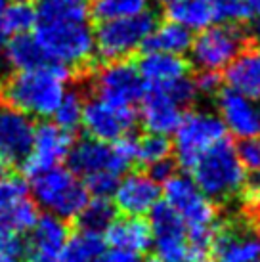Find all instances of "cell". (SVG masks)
<instances>
[{
  "mask_svg": "<svg viewBox=\"0 0 260 262\" xmlns=\"http://www.w3.org/2000/svg\"><path fill=\"white\" fill-rule=\"evenodd\" d=\"M88 19V0H40L33 37L44 59L69 69L86 66L94 56V31Z\"/></svg>",
  "mask_w": 260,
  "mask_h": 262,
  "instance_id": "6da1fadb",
  "label": "cell"
},
{
  "mask_svg": "<svg viewBox=\"0 0 260 262\" xmlns=\"http://www.w3.org/2000/svg\"><path fill=\"white\" fill-rule=\"evenodd\" d=\"M71 69L44 61L40 66L14 71L4 84V98L31 117H50L69 90Z\"/></svg>",
  "mask_w": 260,
  "mask_h": 262,
  "instance_id": "7a4b0ae2",
  "label": "cell"
},
{
  "mask_svg": "<svg viewBox=\"0 0 260 262\" xmlns=\"http://www.w3.org/2000/svg\"><path fill=\"white\" fill-rule=\"evenodd\" d=\"M163 184L165 203L184 220L188 228L189 258H203L207 255L212 235L218 228V212L214 201L205 195L189 176L174 172Z\"/></svg>",
  "mask_w": 260,
  "mask_h": 262,
  "instance_id": "3957f363",
  "label": "cell"
},
{
  "mask_svg": "<svg viewBox=\"0 0 260 262\" xmlns=\"http://www.w3.org/2000/svg\"><path fill=\"white\" fill-rule=\"evenodd\" d=\"M191 180L212 201L224 203L241 191L247 170L230 140L222 138L189 167Z\"/></svg>",
  "mask_w": 260,
  "mask_h": 262,
  "instance_id": "277c9868",
  "label": "cell"
},
{
  "mask_svg": "<svg viewBox=\"0 0 260 262\" xmlns=\"http://www.w3.org/2000/svg\"><path fill=\"white\" fill-rule=\"evenodd\" d=\"M27 178L31 197L36 207L58 219H77V214L90 197L84 182L71 168H65L61 165L38 170Z\"/></svg>",
  "mask_w": 260,
  "mask_h": 262,
  "instance_id": "5b68a950",
  "label": "cell"
},
{
  "mask_svg": "<svg viewBox=\"0 0 260 262\" xmlns=\"http://www.w3.org/2000/svg\"><path fill=\"white\" fill-rule=\"evenodd\" d=\"M67 161L69 168L80 180L101 172L123 176L136 161V140L123 136L115 142H103L88 136L73 142Z\"/></svg>",
  "mask_w": 260,
  "mask_h": 262,
  "instance_id": "8992f818",
  "label": "cell"
},
{
  "mask_svg": "<svg viewBox=\"0 0 260 262\" xmlns=\"http://www.w3.org/2000/svg\"><path fill=\"white\" fill-rule=\"evenodd\" d=\"M157 27V15L145 10L138 15L100 21L94 31V54L103 61L128 59L140 48H144L147 37Z\"/></svg>",
  "mask_w": 260,
  "mask_h": 262,
  "instance_id": "52a82bcc",
  "label": "cell"
},
{
  "mask_svg": "<svg viewBox=\"0 0 260 262\" xmlns=\"http://www.w3.org/2000/svg\"><path fill=\"white\" fill-rule=\"evenodd\" d=\"M226 128L220 117L207 110H193L180 117L174 128L172 149L184 168H189L209 147L226 138Z\"/></svg>",
  "mask_w": 260,
  "mask_h": 262,
  "instance_id": "ba28073f",
  "label": "cell"
},
{
  "mask_svg": "<svg viewBox=\"0 0 260 262\" xmlns=\"http://www.w3.org/2000/svg\"><path fill=\"white\" fill-rule=\"evenodd\" d=\"M245 33L237 25L216 23L199 31V35L191 40L189 54H191V61L199 69L220 71V69H226L245 50Z\"/></svg>",
  "mask_w": 260,
  "mask_h": 262,
  "instance_id": "9c48e42d",
  "label": "cell"
},
{
  "mask_svg": "<svg viewBox=\"0 0 260 262\" xmlns=\"http://www.w3.org/2000/svg\"><path fill=\"white\" fill-rule=\"evenodd\" d=\"M136 121L138 113L134 105H121L94 96L92 100L84 102L80 126L90 138L115 142L123 136H128L136 126Z\"/></svg>",
  "mask_w": 260,
  "mask_h": 262,
  "instance_id": "30bf717a",
  "label": "cell"
},
{
  "mask_svg": "<svg viewBox=\"0 0 260 262\" xmlns=\"http://www.w3.org/2000/svg\"><path fill=\"white\" fill-rule=\"evenodd\" d=\"M92 90L98 98L121 105H136L144 94L145 84L138 67L126 59L105 61L92 77Z\"/></svg>",
  "mask_w": 260,
  "mask_h": 262,
  "instance_id": "8fae6325",
  "label": "cell"
},
{
  "mask_svg": "<svg viewBox=\"0 0 260 262\" xmlns=\"http://www.w3.org/2000/svg\"><path fill=\"white\" fill-rule=\"evenodd\" d=\"M38 219V207L29 186L19 176L0 174V230L21 235Z\"/></svg>",
  "mask_w": 260,
  "mask_h": 262,
  "instance_id": "7c38bea8",
  "label": "cell"
},
{
  "mask_svg": "<svg viewBox=\"0 0 260 262\" xmlns=\"http://www.w3.org/2000/svg\"><path fill=\"white\" fill-rule=\"evenodd\" d=\"M151 247L166 262H186L189 258L188 228L166 203H157L149 211Z\"/></svg>",
  "mask_w": 260,
  "mask_h": 262,
  "instance_id": "4fadbf2b",
  "label": "cell"
},
{
  "mask_svg": "<svg viewBox=\"0 0 260 262\" xmlns=\"http://www.w3.org/2000/svg\"><path fill=\"white\" fill-rule=\"evenodd\" d=\"M73 146V134L56 123L36 124L29 153L21 161L25 176H31L44 168L61 165Z\"/></svg>",
  "mask_w": 260,
  "mask_h": 262,
  "instance_id": "5bb4252c",
  "label": "cell"
},
{
  "mask_svg": "<svg viewBox=\"0 0 260 262\" xmlns=\"http://www.w3.org/2000/svg\"><path fill=\"white\" fill-rule=\"evenodd\" d=\"M25 233L27 239L21 243L23 262H58L69 237L65 220L50 212L42 216L38 214L36 222Z\"/></svg>",
  "mask_w": 260,
  "mask_h": 262,
  "instance_id": "9a60e30c",
  "label": "cell"
},
{
  "mask_svg": "<svg viewBox=\"0 0 260 262\" xmlns=\"http://www.w3.org/2000/svg\"><path fill=\"white\" fill-rule=\"evenodd\" d=\"M218 117L231 136L243 140L260 136V100L241 94L233 88L216 94Z\"/></svg>",
  "mask_w": 260,
  "mask_h": 262,
  "instance_id": "2e32d148",
  "label": "cell"
},
{
  "mask_svg": "<svg viewBox=\"0 0 260 262\" xmlns=\"http://www.w3.org/2000/svg\"><path fill=\"white\" fill-rule=\"evenodd\" d=\"M209 249L214 262H260V230L239 222L218 226Z\"/></svg>",
  "mask_w": 260,
  "mask_h": 262,
  "instance_id": "e0dca14e",
  "label": "cell"
},
{
  "mask_svg": "<svg viewBox=\"0 0 260 262\" xmlns=\"http://www.w3.org/2000/svg\"><path fill=\"white\" fill-rule=\"evenodd\" d=\"M161 199V186L149 172L136 170L119 178L113 191V205L117 211L130 216L149 214Z\"/></svg>",
  "mask_w": 260,
  "mask_h": 262,
  "instance_id": "ac0fdd59",
  "label": "cell"
},
{
  "mask_svg": "<svg viewBox=\"0 0 260 262\" xmlns=\"http://www.w3.org/2000/svg\"><path fill=\"white\" fill-rule=\"evenodd\" d=\"M36 124L33 117L14 105L0 107V161L21 163L29 153Z\"/></svg>",
  "mask_w": 260,
  "mask_h": 262,
  "instance_id": "d6986e66",
  "label": "cell"
},
{
  "mask_svg": "<svg viewBox=\"0 0 260 262\" xmlns=\"http://www.w3.org/2000/svg\"><path fill=\"white\" fill-rule=\"evenodd\" d=\"M140 102V121L147 132L168 136L184 115V105L176 100L168 86H145Z\"/></svg>",
  "mask_w": 260,
  "mask_h": 262,
  "instance_id": "ffe728a7",
  "label": "cell"
},
{
  "mask_svg": "<svg viewBox=\"0 0 260 262\" xmlns=\"http://www.w3.org/2000/svg\"><path fill=\"white\" fill-rule=\"evenodd\" d=\"M105 241L111 249L142 255L151 249V228H149V222L144 220V216L124 214L107 226Z\"/></svg>",
  "mask_w": 260,
  "mask_h": 262,
  "instance_id": "44dd1931",
  "label": "cell"
},
{
  "mask_svg": "<svg viewBox=\"0 0 260 262\" xmlns=\"http://www.w3.org/2000/svg\"><path fill=\"white\" fill-rule=\"evenodd\" d=\"M136 67L145 86H168L188 77V63L182 59V56L166 52L145 50Z\"/></svg>",
  "mask_w": 260,
  "mask_h": 262,
  "instance_id": "7402d4cb",
  "label": "cell"
},
{
  "mask_svg": "<svg viewBox=\"0 0 260 262\" xmlns=\"http://www.w3.org/2000/svg\"><path fill=\"white\" fill-rule=\"evenodd\" d=\"M228 86L260 100V48L243 50L226 67Z\"/></svg>",
  "mask_w": 260,
  "mask_h": 262,
  "instance_id": "603a6c76",
  "label": "cell"
},
{
  "mask_svg": "<svg viewBox=\"0 0 260 262\" xmlns=\"http://www.w3.org/2000/svg\"><path fill=\"white\" fill-rule=\"evenodd\" d=\"M166 15L189 31H201L220 23L218 0H176L168 4Z\"/></svg>",
  "mask_w": 260,
  "mask_h": 262,
  "instance_id": "cb8c5ba5",
  "label": "cell"
},
{
  "mask_svg": "<svg viewBox=\"0 0 260 262\" xmlns=\"http://www.w3.org/2000/svg\"><path fill=\"white\" fill-rule=\"evenodd\" d=\"M6 67L12 71H21V69H29V67L40 66L46 59L42 56V50L35 37L31 33H21V35H12L8 38V42L2 46V56Z\"/></svg>",
  "mask_w": 260,
  "mask_h": 262,
  "instance_id": "d4e9b609",
  "label": "cell"
},
{
  "mask_svg": "<svg viewBox=\"0 0 260 262\" xmlns=\"http://www.w3.org/2000/svg\"><path fill=\"white\" fill-rule=\"evenodd\" d=\"M191 31L186 29L180 23L168 19L163 25H157L151 31V35L147 37L144 48L145 50H157V52H166V54H174V56H182L189 52L191 46Z\"/></svg>",
  "mask_w": 260,
  "mask_h": 262,
  "instance_id": "484cf974",
  "label": "cell"
},
{
  "mask_svg": "<svg viewBox=\"0 0 260 262\" xmlns=\"http://www.w3.org/2000/svg\"><path fill=\"white\" fill-rule=\"evenodd\" d=\"M103 251H105V241L101 233L79 228V232L67 237L58 262H98Z\"/></svg>",
  "mask_w": 260,
  "mask_h": 262,
  "instance_id": "4316f807",
  "label": "cell"
},
{
  "mask_svg": "<svg viewBox=\"0 0 260 262\" xmlns=\"http://www.w3.org/2000/svg\"><path fill=\"white\" fill-rule=\"evenodd\" d=\"M36 21V6L31 0H8L0 15V33L2 35H21L31 33Z\"/></svg>",
  "mask_w": 260,
  "mask_h": 262,
  "instance_id": "83f0119b",
  "label": "cell"
},
{
  "mask_svg": "<svg viewBox=\"0 0 260 262\" xmlns=\"http://www.w3.org/2000/svg\"><path fill=\"white\" fill-rule=\"evenodd\" d=\"M115 205L113 201H109V197H88L84 207L77 214L79 228L96 233L105 232L107 226L115 220Z\"/></svg>",
  "mask_w": 260,
  "mask_h": 262,
  "instance_id": "f1b7e54d",
  "label": "cell"
},
{
  "mask_svg": "<svg viewBox=\"0 0 260 262\" xmlns=\"http://www.w3.org/2000/svg\"><path fill=\"white\" fill-rule=\"evenodd\" d=\"M90 15L98 21L130 17L149 10V0H90Z\"/></svg>",
  "mask_w": 260,
  "mask_h": 262,
  "instance_id": "f546056e",
  "label": "cell"
},
{
  "mask_svg": "<svg viewBox=\"0 0 260 262\" xmlns=\"http://www.w3.org/2000/svg\"><path fill=\"white\" fill-rule=\"evenodd\" d=\"M82 110H84V100H82L80 92L67 90L63 98L59 100L58 107L52 113L54 123L69 132L77 130L80 126V121H82Z\"/></svg>",
  "mask_w": 260,
  "mask_h": 262,
  "instance_id": "4dcf8cb0",
  "label": "cell"
},
{
  "mask_svg": "<svg viewBox=\"0 0 260 262\" xmlns=\"http://www.w3.org/2000/svg\"><path fill=\"white\" fill-rule=\"evenodd\" d=\"M172 144L165 134H155L147 132L145 136L136 140V161H140L145 167H151L153 163L170 157Z\"/></svg>",
  "mask_w": 260,
  "mask_h": 262,
  "instance_id": "1f68e13d",
  "label": "cell"
},
{
  "mask_svg": "<svg viewBox=\"0 0 260 262\" xmlns=\"http://www.w3.org/2000/svg\"><path fill=\"white\" fill-rule=\"evenodd\" d=\"M235 149L247 172H260V136L243 138Z\"/></svg>",
  "mask_w": 260,
  "mask_h": 262,
  "instance_id": "d6a6232c",
  "label": "cell"
},
{
  "mask_svg": "<svg viewBox=\"0 0 260 262\" xmlns=\"http://www.w3.org/2000/svg\"><path fill=\"white\" fill-rule=\"evenodd\" d=\"M0 262H23L21 239L17 233L0 230Z\"/></svg>",
  "mask_w": 260,
  "mask_h": 262,
  "instance_id": "836d02e7",
  "label": "cell"
},
{
  "mask_svg": "<svg viewBox=\"0 0 260 262\" xmlns=\"http://www.w3.org/2000/svg\"><path fill=\"white\" fill-rule=\"evenodd\" d=\"M193 86L197 96H216L222 90V77L218 71L199 69V75L193 79Z\"/></svg>",
  "mask_w": 260,
  "mask_h": 262,
  "instance_id": "e575fe53",
  "label": "cell"
},
{
  "mask_svg": "<svg viewBox=\"0 0 260 262\" xmlns=\"http://www.w3.org/2000/svg\"><path fill=\"white\" fill-rule=\"evenodd\" d=\"M241 197L249 209H260V172H251L241 186Z\"/></svg>",
  "mask_w": 260,
  "mask_h": 262,
  "instance_id": "d590c367",
  "label": "cell"
},
{
  "mask_svg": "<svg viewBox=\"0 0 260 262\" xmlns=\"http://www.w3.org/2000/svg\"><path fill=\"white\" fill-rule=\"evenodd\" d=\"M149 174L159 184L165 182V180H168L174 174V161L170 157H166V159L159 161V163H153L151 167H149Z\"/></svg>",
  "mask_w": 260,
  "mask_h": 262,
  "instance_id": "8d00e7d4",
  "label": "cell"
},
{
  "mask_svg": "<svg viewBox=\"0 0 260 262\" xmlns=\"http://www.w3.org/2000/svg\"><path fill=\"white\" fill-rule=\"evenodd\" d=\"M98 262H142L140 255L134 253H126L121 249H111V251H103V255L98 258Z\"/></svg>",
  "mask_w": 260,
  "mask_h": 262,
  "instance_id": "74e56055",
  "label": "cell"
},
{
  "mask_svg": "<svg viewBox=\"0 0 260 262\" xmlns=\"http://www.w3.org/2000/svg\"><path fill=\"white\" fill-rule=\"evenodd\" d=\"M247 4V8L251 10V14H258L260 15V0H243Z\"/></svg>",
  "mask_w": 260,
  "mask_h": 262,
  "instance_id": "f35d334b",
  "label": "cell"
},
{
  "mask_svg": "<svg viewBox=\"0 0 260 262\" xmlns=\"http://www.w3.org/2000/svg\"><path fill=\"white\" fill-rule=\"evenodd\" d=\"M253 35H254V38L260 42V19L256 21V25H254V31H253Z\"/></svg>",
  "mask_w": 260,
  "mask_h": 262,
  "instance_id": "ab89813d",
  "label": "cell"
},
{
  "mask_svg": "<svg viewBox=\"0 0 260 262\" xmlns=\"http://www.w3.org/2000/svg\"><path fill=\"white\" fill-rule=\"evenodd\" d=\"M2 98H4V82L0 79V102H2Z\"/></svg>",
  "mask_w": 260,
  "mask_h": 262,
  "instance_id": "60d3db41",
  "label": "cell"
},
{
  "mask_svg": "<svg viewBox=\"0 0 260 262\" xmlns=\"http://www.w3.org/2000/svg\"><path fill=\"white\" fill-rule=\"evenodd\" d=\"M6 4H8V0H0V15H2V12H4Z\"/></svg>",
  "mask_w": 260,
  "mask_h": 262,
  "instance_id": "b9f144b4",
  "label": "cell"
},
{
  "mask_svg": "<svg viewBox=\"0 0 260 262\" xmlns=\"http://www.w3.org/2000/svg\"><path fill=\"white\" fill-rule=\"evenodd\" d=\"M155 2H159V4H172L176 0H155Z\"/></svg>",
  "mask_w": 260,
  "mask_h": 262,
  "instance_id": "7bdbcfd3",
  "label": "cell"
},
{
  "mask_svg": "<svg viewBox=\"0 0 260 262\" xmlns=\"http://www.w3.org/2000/svg\"><path fill=\"white\" fill-rule=\"evenodd\" d=\"M2 46H4V40H2V33H0V56H2Z\"/></svg>",
  "mask_w": 260,
  "mask_h": 262,
  "instance_id": "ee69618b",
  "label": "cell"
},
{
  "mask_svg": "<svg viewBox=\"0 0 260 262\" xmlns=\"http://www.w3.org/2000/svg\"><path fill=\"white\" fill-rule=\"evenodd\" d=\"M149 262H166V260H163V258H151Z\"/></svg>",
  "mask_w": 260,
  "mask_h": 262,
  "instance_id": "f6af8a7d",
  "label": "cell"
},
{
  "mask_svg": "<svg viewBox=\"0 0 260 262\" xmlns=\"http://www.w3.org/2000/svg\"><path fill=\"white\" fill-rule=\"evenodd\" d=\"M0 174H2V161H0Z\"/></svg>",
  "mask_w": 260,
  "mask_h": 262,
  "instance_id": "bcb514c9",
  "label": "cell"
}]
</instances>
